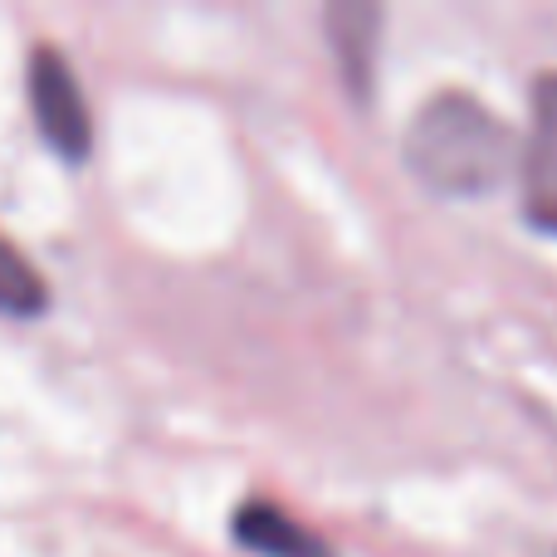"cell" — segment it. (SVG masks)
<instances>
[{"label":"cell","instance_id":"cell-5","mask_svg":"<svg viewBox=\"0 0 557 557\" xmlns=\"http://www.w3.org/2000/svg\"><path fill=\"white\" fill-rule=\"evenodd\" d=\"M376 29H382V10L376 5H333L327 10V39L343 64V78L367 94L376 69Z\"/></svg>","mask_w":557,"mask_h":557},{"label":"cell","instance_id":"cell-3","mask_svg":"<svg viewBox=\"0 0 557 557\" xmlns=\"http://www.w3.org/2000/svg\"><path fill=\"white\" fill-rule=\"evenodd\" d=\"M519 182L529 221L557 235V69L533 84V117L519 157Z\"/></svg>","mask_w":557,"mask_h":557},{"label":"cell","instance_id":"cell-4","mask_svg":"<svg viewBox=\"0 0 557 557\" xmlns=\"http://www.w3.org/2000/svg\"><path fill=\"white\" fill-rule=\"evenodd\" d=\"M235 539L260 557H337L313 529L288 519L278 504H245L235 513Z\"/></svg>","mask_w":557,"mask_h":557},{"label":"cell","instance_id":"cell-1","mask_svg":"<svg viewBox=\"0 0 557 557\" xmlns=\"http://www.w3.org/2000/svg\"><path fill=\"white\" fill-rule=\"evenodd\" d=\"M411 176L435 196H490L519 166L509 123L465 88H441L411 113L401 137Z\"/></svg>","mask_w":557,"mask_h":557},{"label":"cell","instance_id":"cell-2","mask_svg":"<svg viewBox=\"0 0 557 557\" xmlns=\"http://www.w3.org/2000/svg\"><path fill=\"white\" fill-rule=\"evenodd\" d=\"M25 94H29V113L35 127L59 157L69 162H84L88 147H94V113H88V98L78 74L69 69V59L54 45L29 49L25 64Z\"/></svg>","mask_w":557,"mask_h":557},{"label":"cell","instance_id":"cell-6","mask_svg":"<svg viewBox=\"0 0 557 557\" xmlns=\"http://www.w3.org/2000/svg\"><path fill=\"white\" fill-rule=\"evenodd\" d=\"M45 304H49L45 274L25 260V250H20L15 240H5V235H0V313L35 318Z\"/></svg>","mask_w":557,"mask_h":557}]
</instances>
